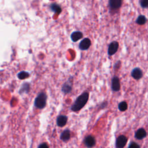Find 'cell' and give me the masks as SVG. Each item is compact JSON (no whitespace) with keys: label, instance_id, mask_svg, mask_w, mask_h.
<instances>
[{"label":"cell","instance_id":"cell-1","mask_svg":"<svg viewBox=\"0 0 148 148\" xmlns=\"http://www.w3.org/2000/svg\"><path fill=\"white\" fill-rule=\"evenodd\" d=\"M89 98V93L84 92L80 95L75 100L71 109L73 112H77L82 109L87 103Z\"/></svg>","mask_w":148,"mask_h":148},{"label":"cell","instance_id":"cell-2","mask_svg":"<svg viewBox=\"0 0 148 148\" xmlns=\"http://www.w3.org/2000/svg\"><path fill=\"white\" fill-rule=\"evenodd\" d=\"M47 95L43 92H39L36 97L34 101V105L38 109H43L46 106V101H47Z\"/></svg>","mask_w":148,"mask_h":148},{"label":"cell","instance_id":"cell-3","mask_svg":"<svg viewBox=\"0 0 148 148\" xmlns=\"http://www.w3.org/2000/svg\"><path fill=\"white\" fill-rule=\"evenodd\" d=\"M119 46V45L117 41L112 42L109 45L108 50V55L111 56L114 54L117 51Z\"/></svg>","mask_w":148,"mask_h":148},{"label":"cell","instance_id":"cell-4","mask_svg":"<svg viewBox=\"0 0 148 148\" xmlns=\"http://www.w3.org/2000/svg\"><path fill=\"white\" fill-rule=\"evenodd\" d=\"M91 40L88 38H85L79 44V48L81 50H86L91 46Z\"/></svg>","mask_w":148,"mask_h":148},{"label":"cell","instance_id":"cell-5","mask_svg":"<svg viewBox=\"0 0 148 148\" xmlns=\"http://www.w3.org/2000/svg\"><path fill=\"white\" fill-rule=\"evenodd\" d=\"M111 88L113 91L117 92L120 90V80L117 76H114L112 79Z\"/></svg>","mask_w":148,"mask_h":148},{"label":"cell","instance_id":"cell-6","mask_svg":"<svg viewBox=\"0 0 148 148\" xmlns=\"http://www.w3.org/2000/svg\"><path fill=\"white\" fill-rule=\"evenodd\" d=\"M127 138L124 135L119 136L116 141V146L117 148H123L126 145Z\"/></svg>","mask_w":148,"mask_h":148},{"label":"cell","instance_id":"cell-7","mask_svg":"<svg viewBox=\"0 0 148 148\" xmlns=\"http://www.w3.org/2000/svg\"><path fill=\"white\" fill-rule=\"evenodd\" d=\"M131 76L135 80H139L143 77V72L140 68H135L131 71Z\"/></svg>","mask_w":148,"mask_h":148},{"label":"cell","instance_id":"cell-8","mask_svg":"<svg viewBox=\"0 0 148 148\" xmlns=\"http://www.w3.org/2000/svg\"><path fill=\"white\" fill-rule=\"evenodd\" d=\"M122 5L121 0H110L109 1V6L111 10H117L119 9Z\"/></svg>","mask_w":148,"mask_h":148},{"label":"cell","instance_id":"cell-9","mask_svg":"<svg viewBox=\"0 0 148 148\" xmlns=\"http://www.w3.org/2000/svg\"><path fill=\"white\" fill-rule=\"evenodd\" d=\"M72 90V82H71L70 79H69L67 82L64 83L63 84L61 91L64 93V94H68L71 92Z\"/></svg>","mask_w":148,"mask_h":148},{"label":"cell","instance_id":"cell-10","mask_svg":"<svg viewBox=\"0 0 148 148\" xmlns=\"http://www.w3.org/2000/svg\"><path fill=\"white\" fill-rule=\"evenodd\" d=\"M85 145L88 147H92L95 144V139L94 136L91 135H88L86 137L84 140Z\"/></svg>","mask_w":148,"mask_h":148},{"label":"cell","instance_id":"cell-11","mask_svg":"<svg viewBox=\"0 0 148 148\" xmlns=\"http://www.w3.org/2000/svg\"><path fill=\"white\" fill-rule=\"evenodd\" d=\"M68 118L65 115H60L57 119V124L60 127L65 126L67 123Z\"/></svg>","mask_w":148,"mask_h":148},{"label":"cell","instance_id":"cell-12","mask_svg":"<svg viewBox=\"0 0 148 148\" xmlns=\"http://www.w3.org/2000/svg\"><path fill=\"white\" fill-rule=\"evenodd\" d=\"M29 90H30V84L28 83L25 82L21 85L20 90H18V93L20 95H23L24 94H28L29 91Z\"/></svg>","mask_w":148,"mask_h":148},{"label":"cell","instance_id":"cell-13","mask_svg":"<svg viewBox=\"0 0 148 148\" xmlns=\"http://www.w3.org/2000/svg\"><path fill=\"white\" fill-rule=\"evenodd\" d=\"M83 35L82 32L79 31H76L72 33V34L71 35V38L73 42H76L79 39H82L83 38Z\"/></svg>","mask_w":148,"mask_h":148},{"label":"cell","instance_id":"cell-14","mask_svg":"<svg viewBox=\"0 0 148 148\" xmlns=\"http://www.w3.org/2000/svg\"><path fill=\"white\" fill-rule=\"evenodd\" d=\"M146 132L145 130V129H143L142 128L138 129L136 131L135 134V137L137 139H139V140L143 139L144 138L146 137Z\"/></svg>","mask_w":148,"mask_h":148},{"label":"cell","instance_id":"cell-15","mask_svg":"<svg viewBox=\"0 0 148 148\" xmlns=\"http://www.w3.org/2000/svg\"><path fill=\"white\" fill-rule=\"evenodd\" d=\"M50 8L51 11L57 14H60L62 12L61 7L56 3H52L50 5Z\"/></svg>","mask_w":148,"mask_h":148},{"label":"cell","instance_id":"cell-16","mask_svg":"<svg viewBox=\"0 0 148 148\" xmlns=\"http://www.w3.org/2000/svg\"><path fill=\"white\" fill-rule=\"evenodd\" d=\"M71 133L69 130H64L60 135V139L64 142H66L70 139Z\"/></svg>","mask_w":148,"mask_h":148},{"label":"cell","instance_id":"cell-17","mask_svg":"<svg viewBox=\"0 0 148 148\" xmlns=\"http://www.w3.org/2000/svg\"><path fill=\"white\" fill-rule=\"evenodd\" d=\"M146 21H147L146 17L144 15H139L137 17L135 22L136 24L139 25H143L146 23Z\"/></svg>","mask_w":148,"mask_h":148},{"label":"cell","instance_id":"cell-18","mask_svg":"<svg viewBox=\"0 0 148 148\" xmlns=\"http://www.w3.org/2000/svg\"><path fill=\"white\" fill-rule=\"evenodd\" d=\"M29 77V73L26 71H21L17 73V77L20 80H24Z\"/></svg>","mask_w":148,"mask_h":148},{"label":"cell","instance_id":"cell-19","mask_svg":"<svg viewBox=\"0 0 148 148\" xmlns=\"http://www.w3.org/2000/svg\"><path fill=\"white\" fill-rule=\"evenodd\" d=\"M118 108L120 111L124 112L127 109L128 105L125 101H122L119 103Z\"/></svg>","mask_w":148,"mask_h":148},{"label":"cell","instance_id":"cell-20","mask_svg":"<svg viewBox=\"0 0 148 148\" xmlns=\"http://www.w3.org/2000/svg\"><path fill=\"white\" fill-rule=\"evenodd\" d=\"M140 6L143 8H148V0H140L139 1Z\"/></svg>","mask_w":148,"mask_h":148},{"label":"cell","instance_id":"cell-21","mask_svg":"<svg viewBox=\"0 0 148 148\" xmlns=\"http://www.w3.org/2000/svg\"><path fill=\"white\" fill-rule=\"evenodd\" d=\"M128 148H140V146L137 143L135 142H132L130 145V146H128Z\"/></svg>","mask_w":148,"mask_h":148},{"label":"cell","instance_id":"cell-22","mask_svg":"<svg viewBox=\"0 0 148 148\" xmlns=\"http://www.w3.org/2000/svg\"><path fill=\"white\" fill-rule=\"evenodd\" d=\"M38 148H49V146L46 143H42L39 146Z\"/></svg>","mask_w":148,"mask_h":148}]
</instances>
